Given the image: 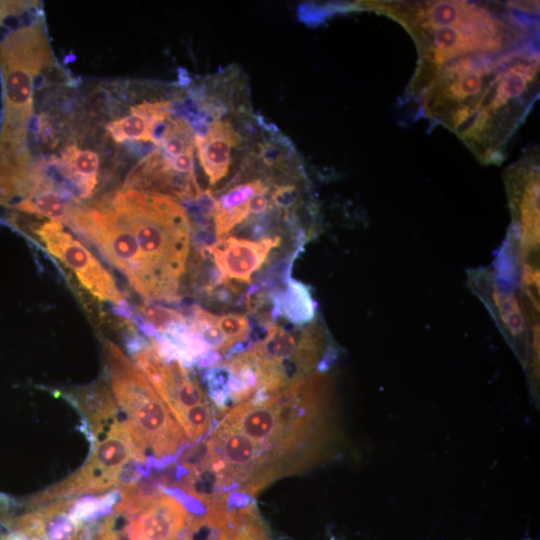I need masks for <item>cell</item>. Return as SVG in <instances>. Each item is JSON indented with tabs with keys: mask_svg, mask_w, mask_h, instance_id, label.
<instances>
[{
	"mask_svg": "<svg viewBox=\"0 0 540 540\" xmlns=\"http://www.w3.org/2000/svg\"><path fill=\"white\" fill-rule=\"evenodd\" d=\"M399 22L418 61L409 97L484 164L503 161L539 91L538 2L356 1Z\"/></svg>",
	"mask_w": 540,
	"mask_h": 540,
	"instance_id": "cell-1",
	"label": "cell"
},
{
	"mask_svg": "<svg viewBox=\"0 0 540 540\" xmlns=\"http://www.w3.org/2000/svg\"><path fill=\"white\" fill-rule=\"evenodd\" d=\"M131 231L149 280L151 301H173L190 250V222L168 196L126 189L104 200Z\"/></svg>",
	"mask_w": 540,
	"mask_h": 540,
	"instance_id": "cell-2",
	"label": "cell"
},
{
	"mask_svg": "<svg viewBox=\"0 0 540 540\" xmlns=\"http://www.w3.org/2000/svg\"><path fill=\"white\" fill-rule=\"evenodd\" d=\"M110 387L142 464L175 456L186 437L141 370L115 344L104 342Z\"/></svg>",
	"mask_w": 540,
	"mask_h": 540,
	"instance_id": "cell-3",
	"label": "cell"
},
{
	"mask_svg": "<svg viewBox=\"0 0 540 540\" xmlns=\"http://www.w3.org/2000/svg\"><path fill=\"white\" fill-rule=\"evenodd\" d=\"M41 24L14 31L0 45L5 115L0 144L23 147L32 113L33 78L52 64Z\"/></svg>",
	"mask_w": 540,
	"mask_h": 540,
	"instance_id": "cell-4",
	"label": "cell"
},
{
	"mask_svg": "<svg viewBox=\"0 0 540 540\" xmlns=\"http://www.w3.org/2000/svg\"><path fill=\"white\" fill-rule=\"evenodd\" d=\"M135 365L165 402L184 435L193 436L210 424L212 409L193 375L176 358L163 353L155 340L141 338L128 345Z\"/></svg>",
	"mask_w": 540,
	"mask_h": 540,
	"instance_id": "cell-5",
	"label": "cell"
},
{
	"mask_svg": "<svg viewBox=\"0 0 540 540\" xmlns=\"http://www.w3.org/2000/svg\"><path fill=\"white\" fill-rule=\"evenodd\" d=\"M141 461L121 418L93 436L88 461L68 478L33 496L29 507H39L81 495L104 493L118 487L125 467Z\"/></svg>",
	"mask_w": 540,
	"mask_h": 540,
	"instance_id": "cell-6",
	"label": "cell"
},
{
	"mask_svg": "<svg viewBox=\"0 0 540 540\" xmlns=\"http://www.w3.org/2000/svg\"><path fill=\"white\" fill-rule=\"evenodd\" d=\"M34 231L46 249L69 267L92 295L102 301L117 304L123 302V296L110 273L92 252L59 222H45Z\"/></svg>",
	"mask_w": 540,
	"mask_h": 540,
	"instance_id": "cell-7",
	"label": "cell"
},
{
	"mask_svg": "<svg viewBox=\"0 0 540 540\" xmlns=\"http://www.w3.org/2000/svg\"><path fill=\"white\" fill-rule=\"evenodd\" d=\"M281 242V237H265L258 241L225 237L205 246L202 251L213 259L224 284L231 281L250 284L252 275L267 260L270 251Z\"/></svg>",
	"mask_w": 540,
	"mask_h": 540,
	"instance_id": "cell-8",
	"label": "cell"
},
{
	"mask_svg": "<svg viewBox=\"0 0 540 540\" xmlns=\"http://www.w3.org/2000/svg\"><path fill=\"white\" fill-rule=\"evenodd\" d=\"M169 158L160 149L142 159L127 175L124 187L176 198L184 202L193 201L202 193L195 174L177 171Z\"/></svg>",
	"mask_w": 540,
	"mask_h": 540,
	"instance_id": "cell-9",
	"label": "cell"
},
{
	"mask_svg": "<svg viewBox=\"0 0 540 540\" xmlns=\"http://www.w3.org/2000/svg\"><path fill=\"white\" fill-rule=\"evenodd\" d=\"M73 498L58 500L10 522L13 532L26 540H83L85 525L71 506Z\"/></svg>",
	"mask_w": 540,
	"mask_h": 540,
	"instance_id": "cell-10",
	"label": "cell"
},
{
	"mask_svg": "<svg viewBox=\"0 0 540 540\" xmlns=\"http://www.w3.org/2000/svg\"><path fill=\"white\" fill-rule=\"evenodd\" d=\"M188 520L184 504L175 496L160 493L129 518L130 540H182Z\"/></svg>",
	"mask_w": 540,
	"mask_h": 540,
	"instance_id": "cell-11",
	"label": "cell"
},
{
	"mask_svg": "<svg viewBox=\"0 0 540 540\" xmlns=\"http://www.w3.org/2000/svg\"><path fill=\"white\" fill-rule=\"evenodd\" d=\"M242 141L227 120H219L209 125L208 133L203 138L195 137L199 161L208 176L210 185L217 184L229 170L231 151Z\"/></svg>",
	"mask_w": 540,
	"mask_h": 540,
	"instance_id": "cell-12",
	"label": "cell"
},
{
	"mask_svg": "<svg viewBox=\"0 0 540 540\" xmlns=\"http://www.w3.org/2000/svg\"><path fill=\"white\" fill-rule=\"evenodd\" d=\"M70 397L82 412L92 437L120 418L112 389L105 380L82 386Z\"/></svg>",
	"mask_w": 540,
	"mask_h": 540,
	"instance_id": "cell-13",
	"label": "cell"
},
{
	"mask_svg": "<svg viewBox=\"0 0 540 540\" xmlns=\"http://www.w3.org/2000/svg\"><path fill=\"white\" fill-rule=\"evenodd\" d=\"M272 316L282 315L294 325L309 323L315 316L316 302L310 287L295 279L286 277L285 288L272 296Z\"/></svg>",
	"mask_w": 540,
	"mask_h": 540,
	"instance_id": "cell-14",
	"label": "cell"
},
{
	"mask_svg": "<svg viewBox=\"0 0 540 540\" xmlns=\"http://www.w3.org/2000/svg\"><path fill=\"white\" fill-rule=\"evenodd\" d=\"M61 162L80 192L81 199L90 198L97 184L99 156L92 150H80L76 145L66 147Z\"/></svg>",
	"mask_w": 540,
	"mask_h": 540,
	"instance_id": "cell-15",
	"label": "cell"
},
{
	"mask_svg": "<svg viewBox=\"0 0 540 540\" xmlns=\"http://www.w3.org/2000/svg\"><path fill=\"white\" fill-rule=\"evenodd\" d=\"M14 208L47 217L51 221L66 222L74 207L59 193L53 190H40L21 199L13 205Z\"/></svg>",
	"mask_w": 540,
	"mask_h": 540,
	"instance_id": "cell-16",
	"label": "cell"
},
{
	"mask_svg": "<svg viewBox=\"0 0 540 540\" xmlns=\"http://www.w3.org/2000/svg\"><path fill=\"white\" fill-rule=\"evenodd\" d=\"M42 11L36 2L0 1V42L12 31L41 24Z\"/></svg>",
	"mask_w": 540,
	"mask_h": 540,
	"instance_id": "cell-17",
	"label": "cell"
},
{
	"mask_svg": "<svg viewBox=\"0 0 540 540\" xmlns=\"http://www.w3.org/2000/svg\"><path fill=\"white\" fill-rule=\"evenodd\" d=\"M194 146L195 134L190 124L180 117L170 118L167 131L158 149L167 157L175 158L193 151Z\"/></svg>",
	"mask_w": 540,
	"mask_h": 540,
	"instance_id": "cell-18",
	"label": "cell"
},
{
	"mask_svg": "<svg viewBox=\"0 0 540 540\" xmlns=\"http://www.w3.org/2000/svg\"><path fill=\"white\" fill-rule=\"evenodd\" d=\"M270 185L263 179H255L229 188L215 199L214 211H225L243 206L258 193L269 192Z\"/></svg>",
	"mask_w": 540,
	"mask_h": 540,
	"instance_id": "cell-19",
	"label": "cell"
},
{
	"mask_svg": "<svg viewBox=\"0 0 540 540\" xmlns=\"http://www.w3.org/2000/svg\"><path fill=\"white\" fill-rule=\"evenodd\" d=\"M108 132L116 142L126 140L151 141L150 124L143 117L131 114L109 122Z\"/></svg>",
	"mask_w": 540,
	"mask_h": 540,
	"instance_id": "cell-20",
	"label": "cell"
},
{
	"mask_svg": "<svg viewBox=\"0 0 540 540\" xmlns=\"http://www.w3.org/2000/svg\"><path fill=\"white\" fill-rule=\"evenodd\" d=\"M343 11H350V2L327 4L304 2L297 7V17L307 26H316L332 14Z\"/></svg>",
	"mask_w": 540,
	"mask_h": 540,
	"instance_id": "cell-21",
	"label": "cell"
},
{
	"mask_svg": "<svg viewBox=\"0 0 540 540\" xmlns=\"http://www.w3.org/2000/svg\"><path fill=\"white\" fill-rule=\"evenodd\" d=\"M141 320L139 323L146 324L157 333L164 331L175 322L185 320V316L180 312L158 305L145 304L139 309Z\"/></svg>",
	"mask_w": 540,
	"mask_h": 540,
	"instance_id": "cell-22",
	"label": "cell"
},
{
	"mask_svg": "<svg viewBox=\"0 0 540 540\" xmlns=\"http://www.w3.org/2000/svg\"><path fill=\"white\" fill-rule=\"evenodd\" d=\"M216 325L224 334L230 347L246 339L250 325L246 316L236 313L215 315Z\"/></svg>",
	"mask_w": 540,
	"mask_h": 540,
	"instance_id": "cell-23",
	"label": "cell"
},
{
	"mask_svg": "<svg viewBox=\"0 0 540 540\" xmlns=\"http://www.w3.org/2000/svg\"><path fill=\"white\" fill-rule=\"evenodd\" d=\"M270 205L278 208L280 212L290 215L300 201V190L294 184L278 183L270 185Z\"/></svg>",
	"mask_w": 540,
	"mask_h": 540,
	"instance_id": "cell-24",
	"label": "cell"
},
{
	"mask_svg": "<svg viewBox=\"0 0 540 540\" xmlns=\"http://www.w3.org/2000/svg\"><path fill=\"white\" fill-rule=\"evenodd\" d=\"M172 103L170 101L143 102L131 107V113L139 115L151 124L170 118Z\"/></svg>",
	"mask_w": 540,
	"mask_h": 540,
	"instance_id": "cell-25",
	"label": "cell"
},
{
	"mask_svg": "<svg viewBox=\"0 0 540 540\" xmlns=\"http://www.w3.org/2000/svg\"><path fill=\"white\" fill-rule=\"evenodd\" d=\"M229 540H267L261 529L252 520L246 523V527L237 534L231 536Z\"/></svg>",
	"mask_w": 540,
	"mask_h": 540,
	"instance_id": "cell-26",
	"label": "cell"
},
{
	"mask_svg": "<svg viewBox=\"0 0 540 540\" xmlns=\"http://www.w3.org/2000/svg\"><path fill=\"white\" fill-rule=\"evenodd\" d=\"M269 192L255 194L248 202L249 214H262L270 208V200L267 198Z\"/></svg>",
	"mask_w": 540,
	"mask_h": 540,
	"instance_id": "cell-27",
	"label": "cell"
}]
</instances>
